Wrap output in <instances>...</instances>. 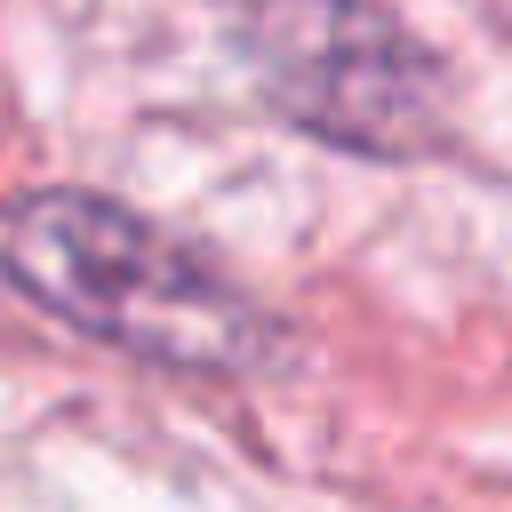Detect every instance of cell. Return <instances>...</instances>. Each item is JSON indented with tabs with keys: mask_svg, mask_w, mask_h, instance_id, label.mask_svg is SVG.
I'll list each match as a JSON object with an SVG mask.
<instances>
[{
	"mask_svg": "<svg viewBox=\"0 0 512 512\" xmlns=\"http://www.w3.org/2000/svg\"><path fill=\"white\" fill-rule=\"evenodd\" d=\"M240 56L264 104L320 144L368 160H416L440 144L448 72L384 8H256Z\"/></svg>",
	"mask_w": 512,
	"mask_h": 512,
	"instance_id": "7a4b0ae2",
	"label": "cell"
},
{
	"mask_svg": "<svg viewBox=\"0 0 512 512\" xmlns=\"http://www.w3.org/2000/svg\"><path fill=\"white\" fill-rule=\"evenodd\" d=\"M0 264L64 328L152 368L248 376L272 352V320L240 280L104 192H24L0 216Z\"/></svg>",
	"mask_w": 512,
	"mask_h": 512,
	"instance_id": "6da1fadb",
	"label": "cell"
}]
</instances>
